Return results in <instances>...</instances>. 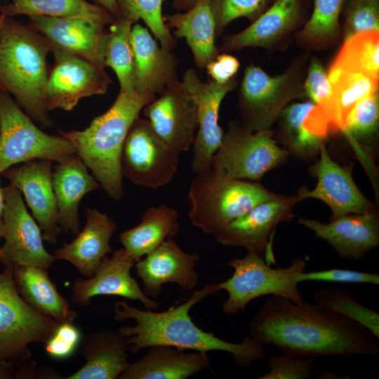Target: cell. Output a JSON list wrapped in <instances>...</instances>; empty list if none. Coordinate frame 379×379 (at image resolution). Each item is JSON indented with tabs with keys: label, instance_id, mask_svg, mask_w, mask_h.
I'll use <instances>...</instances> for the list:
<instances>
[{
	"label": "cell",
	"instance_id": "1",
	"mask_svg": "<svg viewBox=\"0 0 379 379\" xmlns=\"http://www.w3.org/2000/svg\"><path fill=\"white\" fill-rule=\"evenodd\" d=\"M250 336L295 357H338L379 352L376 338L364 326L316 302L271 295L250 323Z\"/></svg>",
	"mask_w": 379,
	"mask_h": 379
},
{
	"label": "cell",
	"instance_id": "2",
	"mask_svg": "<svg viewBox=\"0 0 379 379\" xmlns=\"http://www.w3.org/2000/svg\"><path fill=\"white\" fill-rule=\"evenodd\" d=\"M219 291V283L207 284L181 304L164 312L141 310L125 300L117 302L114 307L116 321H135L133 326L119 329L127 338L128 352L137 354L144 348L157 345L204 352L222 351L230 353L234 363L242 368L265 359L267 352L264 345L251 336L246 335L240 343H231L203 331L193 322L190 315L191 308Z\"/></svg>",
	"mask_w": 379,
	"mask_h": 379
},
{
	"label": "cell",
	"instance_id": "3",
	"mask_svg": "<svg viewBox=\"0 0 379 379\" xmlns=\"http://www.w3.org/2000/svg\"><path fill=\"white\" fill-rule=\"evenodd\" d=\"M156 95L119 92L112 106L83 130L58 134L70 141L106 194L115 201L124 196L121 149L133 121Z\"/></svg>",
	"mask_w": 379,
	"mask_h": 379
},
{
	"label": "cell",
	"instance_id": "4",
	"mask_svg": "<svg viewBox=\"0 0 379 379\" xmlns=\"http://www.w3.org/2000/svg\"><path fill=\"white\" fill-rule=\"evenodd\" d=\"M50 46L31 25L6 17L0 35V88L35 122L51 128L45 105Z\"/></svg>",
	"mask_w": 379,
	"mask_h": 379
},
{
	"label": "cell",
	"instance_id": "5",
	"mask_svg": "<svg viewBox=\"0 0 379 379\" xmlns=\"http://www.w3.org/2000/svg\"><path fill=\"white\" fill-rule=\"evenodd\" d=\"M258 181L229 176L213 159L207 170L195 174L189 188V219L214 237L222 227L255 205L277 197Z\"/></svg>",
	"mask_w": 379,
	"mask_h": 379
},
{
	"label": "cell",
	"instance_id": "6",
	"mask_svg": "<svg viewBox=\"0 0 379 379\" xmlns=\"http://www.w3.org/2000/svg\"><path fill=\"white\" fill-rule=\"evenodd\" d=\"M226 265L233 269V274L219 283V287L228 294L222 306L227 315L244 312L251 300L266 295L282 296L295 302L304 300L298 288V278L307 267L302 258H294L287 267L272 268L262 255L247 251L244 257L232 258Z\"/></svg>",
	"mask_w": 379,
	"mask_h": 379
},
{
	"label": "cell",
	"instance_id": "7",
	"mask_svg": "<svg viewBox=\"0 0 379 379\" xmlns=\"http://www.w3.org/2000/svg\"><path fill=\"white\" fill-rule=\"evenodd\" d=\"M77 155L67 139L39 128L12 96L0 88V173L34 159L65 162Z\"/></svg>",
	"mask_w": 379,
	"mask_h": 379
},
{
	"label": "cell",
	"instance_id": "8",
	"mask_svg": "<svg viewBox=\"0 0 379 379\" xmlns=\"http://www.w3.org/2000/svg\"><path fill=\"white\" fill-rule=\"evenodd\" d=\"M60 322L29 305L18 293L13 267L0 272V360L30 357L28 345L44 343Z\"/></svg>",
	"mask_w": 379,
	"mask_h": 379
},
{
	"label": "cell",
	"instance_id": "9",
	"mask_svg": "<svg viewBox=\"0 0 379 379\" xmlns=\"http://www.w3.org/2000/svg\"><path fill=\"white\" fill-rule=\"evenodd\" d=\"M289 155L277 145L270 128L251 131L232 122L213 159L232 178L259 181Z\"/></svg>",
	"mask_w": 379,
	"mask_h": 379
},
{
	"label": "cell",
	"instance_id": "10",
	"mask_svg": "<svg viewBox=\"0 0 379 379\" xmlns=\"http://www.w3.org/2000/svg\"><path fill=\"white\" fill-rule=\"evenodd\" d=\"M179 155L157 134L147 119L138 117L121 149V173L137 185L159 188L168 185L177 173Z\"/></svg>",
	"mask_w": 379,
	"mask_h": 379
},
{
	"label": "cell",
	"instance_id": "11",
	"mask_svg": "<svg viewBox=\"0 0 379 379\" xmlns=\"http://www.w3.org/2000/svg\"><path fill=\"white\" fill-rule=\"evenodd\" d=\"M1 246L4 267L32 265L48 270L56 260L44 246L41 230L29 213L22 193L9 184L3 187Z\"/></svg>",
	"mask_w": 379,
	"mask_h": 379
},
{
	"label": "cell",
	"instance_id": "12",
	"mask_svg": "<svg viewBox=\"0 0 379 379\" xmlns=\"http://www.w3.org/2000/svg\"><path fill=\"white\" fill-rule=\"evenodd\" d=\"M54 63L45 89L48 111L72 110L84 98L105 94L112 84L105 69L66 52L51 49Z\"/></svg>",
	"mask_w": 379,
	"mask_h": 379
},
{
	"label": "cell",
	"instance_id": "13",
	"mask_svg": "<svg viewBox=\"0 0 379 379\" xmlns=\"http://www.w3.org/2000/svg\"><path fill=\"white\" fill-rule=\"evenodd\" d=\"M182 82L197 109L198 127L192 146V170L198 174L210 168L221 144L224 132L219 125L220 107L227 93L235 86V81L232 79L219 84L211 79L205 82L195 69L190 68Z\"/></svg>",
	"mask_w": 379,
	"mask_h": 379
},
{
	"label": "cell",
	"instance_id": "14",
	"mask_svg": "<svg viewBox=\"0 0 379 379\" xmlns=\"http://www.w3.org/2000/svg\"><path fill=\"white\" fill-rule=\"evenodd\" d=\"M299 201L297 194H279L229 222L214 238L225 246L242 247L262 256L264 252L268 255L270 240L277 225L293 218V208Z\"/></svg>",
	"mask_w": 379,
	"mask_h": 379
},
{
	"label": "cell",
	"instance_id": "15",
	"mask_svg": "<svg viewBox=\"0 0 379 379\" xmlns=\"http://www.w3.org/2000/svg\"><path fill=\"white\" fill-rule=\"evenodd\" d=\"M157 134L178 154L192 147L197 127V109L182 81L170 82L143 108Z\"/></svg>",
	"mask_w": 379,
	"mask_h": 379
},
{
	"label": "cell",
	"instance_id": "16",
	"mask_svg": "<svg viewBox=\"0 0 379 379\" xmlns=\"http://www.w3.org/2000/svg\"><path fill=\"white\" fill-rule=\"evenodd\" d=\"M318 154V161L310 169L317 178V185L310 190L305 187L299 189L296 194L300 201L305 199L321 201L331 211L330 220L376 208L357 186L350 168L333 161L325 145L321 146Z\"/></svg>",
	"mask_w": 379,
	"mask_h": 379
},
{
	"label": "cell",
	"instance_id": "17",
	"mask_svg": "<svg viewBox=\"0 0 379 379\" xmlns=\"http://www.w3.org/2000/svg\"><path fill=\"white\" fill-rule=\"evenodd\" d=\"M52 161L34 159L12 166L4 175L24 195L44 241L55 244L62 230L52 182Z\"/></svg>",
	"mask_w": 379,
	"mask_h": 379
},
{
	"label": "cell",
	"instance_id": "18",
	"mask_svg": "<svg viewBox=\"0 0 379 379\" xmlns=\"http://www.w3.org/2000/svg\"><path fill=\"white\" fill-rule=\"evenodd\" d=\"M136 261L121 248L105 257L93 275L76 279L72 287V298L81 306L91 304L97 295H117L140 300L147 310H156L159 303L146 295L131 274Z\"/></svg>",
	"mask_w": 379,
	"mask_h": 379
},
{
	"label": "cell",
	"instance_id": "19",
	"mask_svg": "<svg viewBox=\"0 0 379 379\" xmlns=\"http://www.w3.org/2000/svg\"><path fill=\"white\" fill-rule=\"evenodd\" d=\"M298 222L326 241L342 258L359 260L379 244V216L376 208L346 214L329 222L298 218Z\"/></svg>",
	"mask_w": 379,
	"mask_h": 379
},
{
	"label": "cell",
	"instance_id": "20",
	"mask_svg": "<svg viewBox=\"0 0 379 379\" xmlns=\"http://www.w3.org/2000/svg\"><path fill=\"white\" fill-rule=\"evenodd\" d=\"M135 262L144 293L157 298L166 283L176 284L183 291L193 289L199 281L196 266L199 255L181 249L174 238L166 240Z\"/></svg>",
	"mask_w": 379,
	"mask_h": 379
},
{
	"label": "cell",
	"instance_id": "21",
	"mask_svg": "<svg viewBox=\"0 0 379 379\" xmlns=\"http://www.w3.org/2000/svg\"><path fill=\"white\" fill-rule=\"evenodd\" d=\"M29 25L57 49L81 58L105 69L102 46L105 25L85 18L32 15Z\"/></svg>",
	"mask_w": 379,
	"mask_h": 379
},
{
	"label": "cell",
	"instance_id": "22",
	"mask_svg": "<svg viewBox=\"0 0 379 379\" xmlns=\"http://www.w3.org/2000/svg\"><path fill=\"white\" fill-rule=\"evenodd\" d=\"M288 76L272 77L256 66L248 67L241 86L243 126L251 131L270 128L291 98Z\"/></svg>",
	"mask_w": 379,
	"mask_h": 379
},
{
	"label": "cell",
	"instance_id": "23",
	"mask_svg": "<svg viewBox=\"0 0 379 379\" xmlns=\"http://www.w3.org/2000/svg\"><path fill=\"white\" fill-rule=\"evenodd\" d=\"M135 64V89L142 95H156L176 79L178 60L140 24L133 25L130 34Z\"/></svg>",
	"mask_w": 379,
	"mask_h": 379
},
{
	"label": "cell",
	"instance_id": "24",
	"mask_svg": "<svg viewBox=\"0 0 379 379\" xmlns=\"http://www.w3.org/2000/svg\"><path fill=\"white\" fill-rule=\"evenodd\" d=\"M86 224L76 238L55 251L58 260L73 265L86 278L92 277L112 249L109 241L117 229L116 222L96 208L86 209Z\"/></svg>",
	"mask_w": 379,
	"mask_h": 379
},
{
	"label": "cell",
	"instance_id": "25",
	"mask_svg": "<svg viewBox=\"0 0 379 379\" xmlns=\"http://www.w3.org/2000/svg\"><path fill=\"white\" fill-rule=\"evenodd\" d=\"M128 342L119 330L103 329L81 339L84 366L65 379H116L129 365Z\"/></svg>",
	"mask_w": 379,
	"mask_h": 379
},
{
	"label": "cell",
	"instance_id": "26",
	"mask_svg": "<svg viewBox=\"0 0 379 379\" xmlns=\"http://www.w3.org/2000/svg\"><path fill=\"white\" fill-rule=\"evenodd\" d=\"M52 182L58 225L65 232L77 234L80 231L79 203L86 194L100 188V185L77 155L55 166Z\"/></svg>",
	"mask_w": 379,
	"mask_h": 379
},
{
	"label": "cell",
	"instance_id": "27",
	"mask_svg": "<svg viewBox=\"0 0 379 379\" xmlns=\"http://www.w3.org/2000/svg\"><path fill=\"white\" fill-rule=\"evenodd\" d=\"M129 364L120 379H185L209 367L207 352H186L173 347L157 345Z\"/></svg>",
	"mask_w": 379,
	"mask_h": 379
},
{
	"label": "cell",
	"instance_id": "28",
	"mask_svg": "<svg viewBox=\"0 0 379 379\" xmlns=\"http://www.w3.org/2000/svg\"><path fill=\"white\" fill-rule=\"evenodd\" d=\"M166 26L174 29L177 38H184L199 69L218 55L215 45L216 27L211 0H197L184 13L164 17Z\"/></svg>",
	"mask_w": 379,
	"mask_h": 379
},
{
	"label": "cell",
	"instance_id": "29",
	"mask_svg": "<svg viewBox=\"0 0 379 379\" xmlns=\"http://www.w3.org/2000/svg\"><path fill=\"white\" fill-rule=\"evenodd\" d=\"M15 286L22 298L40 313L58 322H74L77 312L59 293L47 270L32 265L13 267Z\"/></svg>",
	"mask_w": 379,
	"mask_h": 379
},
{
	"label": "cell",
	"instance_id": "30",
	"mask_svg": "<svg viewBox=\"0 0 379 379\" xmlns=\"http://www.w3.org/2000/svg\"><path fill=\"white\" fill-rule=\"evenodd\" d=\"M301 11L302 0H275L250 26L230 36L222 49L267 47L296 25Z\"/></svg>",
	"mask_w": 379,
	"mask_h": 379
},
{
	"label": "cell",
	"instance_id": "31",
	"mask_svg": "<svg viewBox=\"0 0 379 379\" xmlns=\"http://www.w3.org/2000/svg\"><path fill=\"white\" fill-rule=\"evenodd\" d=\"M180 214L165 204L149 207L141 221L119 234L123 248L137 262L166 240L174 238L180 230Z\"/></svg>",
	"mask_w": 379,
	"mask_h": 379
},
{
	"label": "cell",
	"instance_id": "32",
	"mask_svg": "<svg viewBox=\"0 0 379 379\" xmlns=\"http://www.w3.org/2000/svg\"><path fill=\"white\" fill-rule=\"evenodd\" d=\"M1 6L0 13L8 16L39 15L53 18H80L105 26L115 21L106 9L86 0H9Z\"/></svg>",
	"mask_w": 379,
	"mask_h": 379
},
{
	"label": "cell",
	"instance_id": "33",
	"mask_svg": "<svg viewBox=\"0 0 379 379\" xmlns=\"http://www.w3.org/2000/svg\"><path fill=\"white\" fill-rule=\"evenodd\" d=\"M328 77L332 88L330 120L335 132L343 131L346 118L357 103L378 91V79L332 66Z\"/></svg>",
	"mask_w": 379,
	"mask_h": 379
},
{
	"label": "cell",
	"instance_id": "34",
	"mask_svg": "<svg viewBox=\"0 0 379 379\" xmlns=\"http://www.w3.org/2000/svg\"><path fill=\"white\" fill-rule=\"evenodd\" d=\"M133 25L126 20H115L105 33L102 46L105 67L113 69L120 91L129 93L135 92L134 55L130 39Z\"/></svg>",
	"mask_w": 379,
	"mask_h": 379
},
{
	"label": "cell",
	"instance_id": "35",
	"mask_svg": "<svg viewBox=\"0 0 379 379\" xmlns=\"http://www.w3.org/2000/svg\"><path fill=\"white\" fill-rule=\"evenodd\" d=\"M312 101L289 105L280 114L282 141L286 150L300 159H308L317 155L325 138L312 133L304 124L308 112L314 106Z\"/></svg>",
	"mask_w": 379,
	"mask_h": 379
},
{
	"label": "cell",
	"instance_id": "36",
	"mask_svg": "<svg viewBox=\"0 0 379 379\" xmlns=\"http://www.w3.org/2000/svg\"><path fill=\"white\" fill-rule=\"evenodd\" d=\"M332 67L378 79V32H361L346 39Z\"/></svg>",
	"mask_w": 379,
	"mask_h": 379
},
{
	"label": "cell",
	"instance_id": "37",
	"mask_svg": "<svg viewBox=\"0 0 379 379\" xmlns=\"http://www.w3.org/2000/svg\"><path fill=\"white\" fill-rule=\"evenodd\" d=\"M165 0H115L119 13V19L136 23L142 20L161 47L171 51L176 40L171 34L162 15Z\"/></svg>",
	"mask_w": 379,
	"mask_h": 379
},
{
	"label": "cell",
	"instance_id": "38",
	"mask_svg": "<svg viewBox=\"0 0 379 379\" xmlns=\"http://www.w3.org/2000/svg\"><path fill=\"white\" fill-rule=\"evenodd\" d=\"M314 300L320 306L361 324L379 338V313L357 302L349 291L335 287L324 288L315 293Z\"/></svg>",
	"mask_w": 379,
	"mask_h": 379
},
{
	"label": "cell",
	"instance_id": "39",
	"mask_svg": "<svg viewBox=\"0 0 379 379\" xmlns=\"http://www.w3.org/2000/svg\"><path fill=\"white\" fill-rule=\"evenodd\" d=\"M379 123L378 91L366 96L353 107L347 115L343 132L354 142L370 148Z\"/></svg>",
	"mask_w": 379,
	"mask_h": 379
},
{
	"label": "cell",
	"instance_id": "40",
	"mask_svg": "<svg viewBox=\"0 0 379 379\" xmlns=\"http://www.w3.org/2000/svg\"><path fill=\"white\" fill-rule=\"evenodd\" d=\"M345 0H314L312 15L302 31L305 38L326 41L336 34Z\"/></svg>",
	"mask_w": 379,
	"mask_h": 379
},
{
	"label": "cell",
	"instance_id": "41",
	"mask_svg": "<svg viewBox=\"0 0 379 379\" xmlns=\"http://www.w3.org/2000/svg\"><path fill=\"white\" fill-rule=\"evenodd\" d=\"M345 40L354 35L379 30V0H345Z\"/></svg>",
	"mask_w": 379,
	"mask_h": 379
},
{
	"label": "cell",
	"instance_id": "42",
	"mask_svg": "<svg viewBox=\"0 0 379 379\" xmlns=\"http://www.w3.org/2000/svg\"><path fill=\"white\" fill-rule=\"evenodd\" d=\"M271 0H211L216 34L232 21L241 17L255 20Z\"/></svg>",
	"mask_w": 379,
	"mask_h": 379
},
{
	"label": "cell",
	"instance_id": "43",
	"mask_svg": "<svg viewBox=\"0 0 379 379\" xmlns=\"http://www.w3.org/2000/svg\"><path fill=\"white\" fill-rule=\"evenodd\" d=\"M269 371L258 379H305L312 377L314 360L303 359L287 354L270 357L267 360Z\"/></svg>",
	"mask_w": 379,
	"mask_h": 379
},
{
	"label": "cell",
	"instance_id": "44",
	"mask_svg": "<svg viewBox=\"0 0 379 379\" xmlns=\"http://www.w3.org/2000/svg\"><path fill=\"white\" fill-rule=\"evenodd\" d=\"M81 339V332L73 322H60L44 343L45 350L53 359H65L74 353Z\"/></svg>",
	"mask_w": 379,
	"mask_h": 379
},
{
	"label": "cell",
	"instance_id": "45",
	"mask_svg": "<svg viewBox=\"0 0 379 379\" xmlns=\"http://www.w3.org/2000/svg\"><path fill=\"white\" fill-rule=\"evenodd\" d=\"M305 90L311 101L321 108L330 119L329 114L332 104L331 85L328 74L317 60H313L310 66Z\"/></svg>",
	"mask_w": 379,
	"mask_h": 379
},
{
	"label": "cell",
	"instance_id": "46",
	"mask_svg": "<svg viewBox=\"0 0 379 379\" xmlns=\"http://www.w3.org/2000/svg\"><path fill=\"white\" fill-rule=\"evenodd\" d=\"M298 280L299 283L323 281L378 285L379 284V274L347 269L332 268L312 272L305 271L299 275Z\"/></svg>",
	"mask_w": 379,
	"mask_h": 379
},
{
	"label": "cell",
	"instance_id": "47",
	"mask_svg": "<svg viewBox=\"0 0 379 379\" xmlns=\"http://www.w3.org/2000/svg\"><path fill=\"white\" fill-rule=\"evenodd\" d=\"M240 64L238 60L229 54L218 55L205 68L212 80L219 84H226L234 79Z\"/></svg>",
	"mask_w": 379,
	"mask_h": 379
},
{
	"label": "cell",
	"instance_id": "48",
	"mask_svg": "<svg viewBox=\"0 0 379 379\" xmlns=\"http://www.w3.org/2000/svg\"><path fill=\"white\" fill-rule=\"evenodd\" d=\"M17 371L13 361L0 360V379H16Z\"/></svg>",
	"mask_w": 379,
	"mask_h": 379
},
{
	"label": "cell",
	"instance_id": "49",
	"mask_svg": "<svg viewBox=\"0 0 379 379\" xmlns=\"http://www.w3.org/2000/svg\"><path fill=\"white\" fill-rule=\"evenodd\" d=\"M93 4L100 6L109 12L117 20L119 18V10L115 0H91Z\"/></svg>",
	"mask_w": 379,
	"mask_h": 379
},
{
	"label": "cell",
	"instance_id": "50",
	"mask_svg": "<svg viewBox=\"0 0 379 379\" xmlns=\"http://www.w3.org/2000/svg\"><path fill=\"white\" fill-rule=\"evenodd\" d=\"M197 0H173V6L179 11H187L191 8Z\"/></svg>",
	"mask_w": 379,
	"mask_h": 379
},
{
	"label": "cell",
	"instance_id": "51",
	"mask_svg": "<svg viewBox=\"0 0 379 379\" xmlns=\"http://www.w3.org/2000/svg\"><path fill=\"white\" fill-rule=\"evenodd\" d=\"M1 174L0 173V175ZM4 192L3 188H1L0 185V238H1L2 234V214L4 211Z\"/></svg>",
	"mask_w": 379,
	"mask_h": 379
},
{
	"label": "cell",
	"instance_id": "52",
	"mask_svg": "<svg viewBox=\"0 0 379 379\" xmlns=\"http://www.w3.org/2000/svg\"><path fill=\"white\" fill-rule=\"evenodd\" d=\"M7 15L0 13V35Z\"/></svg>",
	"mask_w": 379,
	"mask_h": 379
},
{
	"label": "cell",
	"instance_id": "53",
	"mask_svg": "<svg viewBox=\"0 0 379 379\" xmlns=\"http://www.w3.org/2000/svg\"><path fill=\"white\" fill-rule=\"evenodd\" d=\"M3 257V251H2V248H1V246H0V261L1 260Z\"/></svg>",
	"mask_w": 379,
	"mask_h": 379
},
{
	"label": "cell",
	"instance_id": "54",
	"mask_svg": "<svg viewBox=\"0 0 379 379\" xmlns=\"http://www.w3.org/2000/svg\"><path fill=\"white\" fill-rule=\"evenodd\" d=\"M1 4H0V7H1Z\"/></svg>",
	"mask_w": 379,
	"mask_h": 379
}]
</instances>
